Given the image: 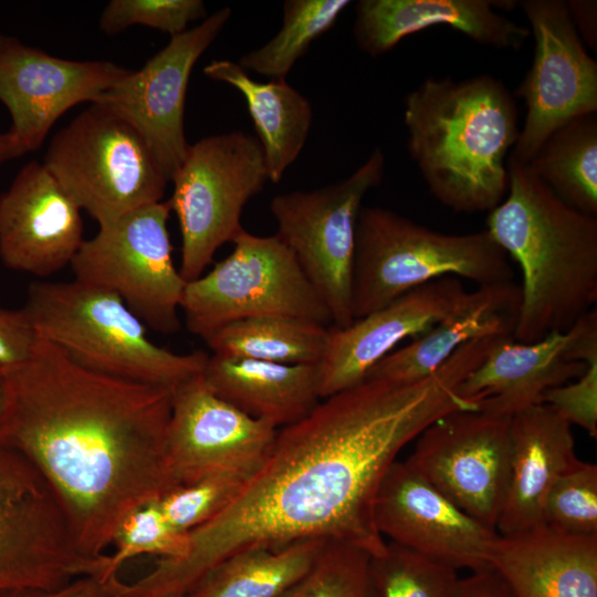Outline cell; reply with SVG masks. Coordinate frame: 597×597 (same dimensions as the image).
I'll return each mask as SVG.
<instances>
[{
    "label": "cell",
    "mask_w": 597,
    "mask_h": 597,
    "mask_svg": "<svg viewBox=\"0 0 597 597\" xmlns=\"http://www.w3.org/2000/svg\"><path fill=\"white\" fill-rule=\"evenodd\" d=\"M474 366L473 356L459 349L420 380L366 379L322 399L277 430L234 501L189 533V554L157 559L130 584V596L186 595L221 562L256 546L322 540L348 543L371 557L384 553L387 541L374 512L380 483L401 449L429 425L475 409L459 391Z\"/></svg>",
    "instance_id": "obj_1"
},
{
    "label": "cell",
    "mask_w": 597,
    "mask_h": 597,
    "mask_svg": "<svg viewBox=\"0 0 597 597\" xmlns=\"http://www.w3.org/2000/svg\"><path fill=\"white\" fill-rule=\"evenodd\" d=\"M4 376L0 446L42 475L78 549L105 555L130 512L176 488L166 461L171 389L88 369L40 337Z\"/></svg>",
    "instance_id": "obj_2"
},
{
    "label": "cell",
    "mask_w": 597,
    "mask_h": 597,
    "mask_svg": "<svg viewBox=\"0 0 597 597\" xmlns=\"http://www.w3.org/2000/svg\"><path fill=\"white\" fill-rule=\"evenodd\" d=\"M507 196L486 230L520 266L521 303L513 338L564 333L597 302V217L559 198L527 164L506 160Z\"/></svg>",
    "instance_id": "obj_3"
},
{
    "label": "cell",
    "mask_w": 597,
    "mask_h": 597,
    "mask_svg": "<svg viewBox=\"0 0 597 597\" xmlns=\"http://www.w3.org/2000/svg\"><path fill=\"white\" fill-rule=\"evenodd\" d=\"M407 148L430 193L455 212H490L509 189L517 106L490 74L428 77L405 98Z\"/></svg>",
    "instance_id": "obj_4"
},
{
    "label": "cell",
    "mask_w": 597,
    "mask_h": 597,
    "mask_svg": "<svg viewBox=\"0 0 597 597\" xmlns=\"http://www.w3.org/2000/svg\"><path fill=\"white\" fill-rule=\"evenodd\" d=\"M22 308L38 337L105 375L172 390L202 373L209 356L158 346L117 295L75 279L33 282Z\"/></svg>",
    "instance_id": "obj_5"
},
{
    "label": "cell",
    "mask_w": 597,
    "mask_h": 597,
    "mask_svg": "<svg viewBox=\"0 0 597 597\" xmlns=\"http://www.w3.org/2000/svg\"><path fill=\"white\" fill-rule=\"evenodd\" d=\"M510 258L486 229L444 233L381 207H362L352 282L354 320L444 276L478 286L513 281Z\"/></svg>",
    "instance_id": "obj_6"
},
{
    "label": "cell",
    "mask_w": 597,
    "mask_h": 597,
    "mask_svg": "<svg viewBox=\"0 0 597 597\" xmlns=\"http://www.w3.org/2000/svg\"><path fill=\"white\" fill-rule=\"evenodd\" d=\"M43 165L100 227L163 201L169 182L142 135L97 104L53 136Z\"/></svg>",
    "instance_id": "obj_7"
},
{
    "label": "cell",
    "mask_w": 597,
    "mask_h": 597,
    "mask_svg": "<svg viewBox=\"0 0 597 597\" xmlns=\"http://www.w3.org/2000/svg\"><path fill=\"white\" fill-rule=\"evenodd\" d=\"M232 243L227 258L185 286L180 310L191 334L205 339L222 326L259 317L332 326L325 303L275 234L243 229Z\"/></svg>",
    "instance_id": "obj_8"
},
{
    "label": "cell",
    "mask_w": 597,
    "mask_h": 597,
    "mask_svg": "<svg viewBox=\"0 0 597 597\" xmlns=\"http://www.w3.org/2000/svg\"><path fill=\"white\" fill-rule=\"evenodd\" d=\"M269 180L266 161L254 136L233 130L189 145L171 178L169 198L181 235L180 274L201 276L217 250L243 230L242 210Z\"/></svg>",
    "instance_id": "obj_9"
},
{
    "label": "cell",
    "mask_w": 597,
    "mask_h": 597,
    "mask_svg": "<svg viewBox=\"0 0 597 597\" xmlns=\"http://www.w3.org/2000/svg\"><path fill=\"white\" fill-rule=\"evenodd\" d=\"M385 156L375 148L347 178L326 187L275 196L270 210L275 235L291 250L325 303L333 327L354 321L352 282L356 224L366 193L380 185Z\"/></svg>",
    "instance_id": "obj_10"
},
{
    "label": "cell",
    "mask_w": 597,
    "mask_h": 597,
    "mask_svg": "<svg viewBox=\"0 0 597 597\" xmlns=\"http://www.w3.org/2000/svg\"><path fill=\"white\" fill-rule=\"evenodd\" d=\"M170 212L163 200L100 227L70 264L75 280L114 293L144 324L166 335L180 328L187 284L172 260Z\"/></svg>",
    "instance_id": "obj_11"
},
{
    "label": "cell",
    "mask_w": 597,
    "mask_h": 597,
    "mask_svg": "<svg viewBox=\"0 0 597 597\" xmlns=\"http://www.w3.org/2000/svg\"><path fill=\"white\" fill-rule=\"evenodd\" d=\"M101 557L78 549L38 470L18 451L0 446V590L55 589L80 577L95 578Z\"/></svg>",
    "instance_id": "obj_12"
},
{
    "label": "cell",
    "mask_w": 597,
    "mask_h": 597,
    "mask_svg": "<svg viewBox=\"0 0 597 597\" xmlns=\"http://www.w3.org/2000/svg\"><path fill=\"white\" fill-rule=\"evenodd\" d=\"M534 36L531 67L514 95L523 98L525 121L507 158L528 164L556 129L597 113V63L586 51L566 1H517Z\"/></svg>",
    "instance_id": "obj_13"
},
{
    "label": "cell",
    "mask_w": 597,
    "mask_h": 597,
    "mask_svg": "<svg viewBox=\"0 0 597 597\" xmlns=\"http://www.w3.org/2000/svg\"><path fill=\"white\" fill-rule=\"evenodd\" d=\"M511 418L455 410L429 425L405 461L462 511L494 528L510 474Z\"/></svg>",
    "instance_id": "obj_14"
},
{
    "label": "cell",
    "mask_w": 597,
    "mask_h": 597,
    "mask_svg": "<svg viewBox=\"0 0 597 597\" xmlns=\"http://www.w3.org/2000/svg\"><path fill=\"white\" fill-rule=\"evenodd\" d=\"M230 17L231 9L221 8L171 36L139 70L129 71L92 103L118 115L142 135L168 181L189 148L184 113L190 73Z\"/></svg>",
    "instance_id": "obj_15"
},
{
    "label": "cell",
    "mask_w": 597,
    "mask_h": 597,
    "mask_svg": "<svg viewBox=\"0 0 597 597\" xmlns=\"http://www.w3.org/2000/svg\"><path fill=\"white\" fill-rule=\"evenodd\" d=\"M277 429L212 391L202 373L171 390L166 461L176 484L221 471L252 475L269 454Z\"/></svg>",
    "instance_id": "obj_16"
},
{
    "label": "cell",
    "mask_w": 597,
    "mask_h": 597,
    "mask_svg": "<svg viewBox=\"0 0 597 597\" xmlns=\"http://www.w3.org/2000/svg\"><path fill=\"white\" fill-rule=\"evenodd\" d=\"M130 70L109 61L61 59L0 33V102L23 154L38 149L71 107L95 103Z\"/></svg>",
    "instance_id": "obj_17"
},
{
    "label": "cell",
    "mask_w": 597,
    "mask_h": 597,
    "mask_svg": "<svg viewBox=\"0 0 597 597\" xmlns=\"http://www.w3.org/2000/svg\"><path fill=\"white\" fill-rule=\"evenodd\" d=\"M374 512L385 541L455 570L490 567L499 533L462 511L405 461H395L385 474Z\"/></svg>",
    "instance_id": "obj_18"
},
{
    "label": "cell",
    "mask_w": 597,
    "mask_h": 597,
    "mask_svg": "<svg viewBox=\"0 0 597 597\" xmlns=\"http://www.w3.org/2000/svg\"><path fill=\"white\" fill-rule=\"evenodd\" d=\"M465 293L463 280L444 276L400 295L345 327L329 326L325 350L317 364L321 398L363 383L370 369L399 343L426 333Z\"/></svg>",
    "instance_id": "obj_19"
},
{
    "label": "cell",
    "mask_w": 597,
    "mask_h": 597,
    "mask_svg": "<svg viewBox=\"0 0 597 597\" xmlns=\"http://www.w3.org/2000/svg\"><path fill=\"white\" fill-rule=\"evenodd\" d=\"M83 241L78 206L43 163H27L0 193L3 265L45 277L70 265Z\"/></svg>",
    "instance_id": "obj_20"
},
{
    "label": "cell",
    "mask_w": 597,
    "mask_h": 597,
    "mask_svg": "<svg viewBox=\"0 0 597 597\" xmlns=\"http://www.w3.org/2000/svg\"><path fill=\"white\" fill-rule=\"evenodd\" d=\"M587 344L580 321L533 343L500 338L462 381L460 395L479 411L512 418L540 404L548 389L579 377L587 367Z\"/></svg>",
    "instance_id": "obj_21"
},
{
    "label": "cell",
    "mask_w": 597,
    "mask_h": 597,
    "mask_svg": "<svg viewBox=\"0 0 597 597\" xmlns=\"http://www.w3.org/2000/svg\"><path fill=\"white\" fill-rule=\"evenodd\" d=\"M517 1L495 0H360L353 34L358 48L376 57L404 38L436 25H448L484 46L520 50L528 27L498 13Z\"/></svg>",
    "instance_id": "obj_22"
},
{
    "label": "cell",
    "mask_w": 597,
    "mask_h": 597,
    "mask_svg": "<svg viewBox=\"0 0 597 597\" xmlns=\"http://www.w3.org/2000/svg\"><path fill=\"white\" fill-rule=\"evenodd\" d=\"M510 474L496 532L517 535L544 527L543 511L556 481L576 467L572 426L545 404L511 418Z\"/></svg>",
    "instance_id": "obj_23"
},
{
    "label": "cell",
    "mask_w": 597,
    "mask_h": 597,
    "mask_svg": "<svg viewBox=\"0 0 597 597\" xmlns=\"http://www.w3.org/2000/svg\"><path fill=\"white\" fill-rule=\"evenodd\" d=\"M520 303V285L514 281L467 291L450 313L422 335L385 356L366 379L417 381L434 373L469 342L513 337Z\"/></svg>",
    "instance_id": "obj_24"
},
{
    "label": "cell",
    "mask_w": 597,
    "mask_h": 597,
    "mask_svg": "<svg viewBox=\"0 0 597 597\" xmlns=\"http://www.w3.org/2000/svg\"><path fill=\"white\" fill-rule=\"evenodd\" d=\"M489 564L516 597H597V536L499 534Z\"/></svg>",
    "instance_id": "obj_25"
},
{
    "label": "cell",
    "mask_w": 597,
    "mask_h": 597,
    "mask_svg": "<svg viewBox=\"0 0 597 597\" xmlns=\"http://www.w3.org/2000/svg\"><path fill=\"white\" fill-rule=\"evenodd\" d=\"M202 376L219 397L277 430L303 419L322 400L317 365H286L211 354Z\"/></svg>",
    "instance_id": "obj_26"
},
{
    "label": "cell",
    "mask_w": 597,
    "mask_h": 597,
    "mask_svg": "<svg viewBox=\"0 0 597 597\" xmlns=\"http://www.w3.org/2000/svg\"><path fill=\"white\" fill-rule=\"evenodd\" d=\"M203 73L243 95L264 153L269 180L279 182L307 139L313 117L307 98L285 80L258 82L230 60H214Z\"/></svg>",
    "instance_id": "obj_27"
},
{
    "label": "cell",
    "mask_w": 597,
    "mask_h": 597,
    "mask_svg": "<svg viewBox=\"0 0 597 597\" xmlns=\"http://www.w3.org/2000/svg\"><path fill=\"white\" fill-rule=\"evenodd\" d=\"M325 541L303 540L238 552L214 567L189 597H285L314 563Z\"/></svg>",
    "instance_id": "obj_28"
},
{
    "label": "cell",
    "mask_w": 597,
    "mask_h": 597,
    "mask_svg": "<svg viewBox=\"0 0 597 597\" xmlns=\"http://www.w3.org/2000/svg\"><path fill=\"white\" fill-rule=\"evenodd\" d=\"M328 327L296 318L259 317L220 327L203 341L212 354L286 365H317Z\"/></svg>",
    "instance_id": "obj_29"
},
{
    "label": "cell",
    "mask_w": 597,
    "mask_h": 597,
    "mask_svg": "<svg viewBox=\"0 0 597 597\" xmlns=\"http://www.w3.org/2000/svg\"><path fill=\"white\" fill-rule=\"evenodd\" d=\"M527 165L565 202L597 217L596 114L556 129Z\"/></svg>",
    "instance_id": "obj_30"
},
{
    "label": "cell",
    "mask_w": 597,
    "mask_h": 597,
    "mask_svg": "<svg viewBox=\"0 0 597 597\" xmlns=\"http://www.w3.org/2000/svg\"><path fill=\"white\" fill-rule=\"evenodd\" d=\"M349 0H287L281 30L263 46L243 55L239 65L284 81L295 62L337 21Z\"/></svg>",
    "instance_id": "obj_31"
},
{
    "label": "cell",
    "mask_w": 597,
    "mask_h": 597,
    "mask_svg": "<svg viewBox=\"0 0 597 597\" xmlns=\"http://www.w3.org/2000/svg\"><path fill=\"white\" fill-rule=\"evenodd\" d=\"M112 554H105L96 579L103 584L118 576L129 559L151 555L163 561H181L190 551V535L175 527L164 515L157 501L130 512L114 536Z\"/></svg>",
    "instance_id": "obj_32"
},
{
    "label": "cell",
    "mask_w": 597,
    "mask_h": 597,
    "mask_svg": "<svg viewBox=\"0 0 597 597\" xmlns=\"http://www.w3.org/2000/svg\"><path fill=\"white\" fill-rule=\"evenodd\" d=\"M458 570L398 544L370 557V597H451Z\"/></svg>",
    "instance_id": "obj_33"
},
{
    "label": "cell",
    "mask_w": 597,
    "mask_h": 597,
    "mask_svg": "<svg viewBox=\"0 0 597 597\" xmlns=\"http://www.w3.org/2000/svg\"><path fill=\"white\" fill-rule=\"evenodd\" d=\"M370 555L339 541H325L314 563L285 597H370Z\"/></svg>",
    "instance_id": "obj_34"
},
{
    "label": "cell",
    "mask_w": 597,
    "mask_h": 597,
    "mask_svg": "<svg viewBox=\"0 0 597 597\" xmlns=\"http://www.w3.org/2000/svg\"><path fill=\"white\" fill-rule=\"evenodd\" d=\"M250 476L234 471L211 473L171 489L157 503L175 527L190 533L222 513Z\"/></svg>",
    "instance_id": "obj_35"
},
{
    "label": "cell",
    "mask_w": 597,
    "mask_h": 597,
    "mask_svg": "<svg viewBox=\"0 0 597 597\" xmlns=\"http://www.w3.org/2000/svg\"><path fill=\"white\" fill-rule=\"evenodd\" d=\"M544 527L570 536H597V465L580 461L553 485Z\"/></svg>",
    "instance_id": "obj_36"
},
{
    "label": "cell",
    "mask_w": 597,
    "mask_h": 597,
    "mask_svg": "<svg viewBox=\"0 0 597 597\" xmlns=\"http://www.w3.org/2000/svg\"><path fill=\"white\" fill-rule=\"evenodd\" d=\"M206 17L201 0H112L100 18L106 34H116L132 25H144L177 35L191 21Z\"/></svg>",
    "instance_id": "obj_37"
},
{
    "label": "cell",
    "mask_w": 597,
    "mask_h": 597,
    "mask_svg": "<svg viewBox=\"0 0 597 597\" xmlns=\"http://www.w3.org/2000/svg\"><path fill=\"white\" fill-rule=\"evenodd\" d=\"M540 404L549 406L570 426H578L597 437V357L587 362L585 371L576 379L548 389Z\"/></svg>",
    "instance_id": "obj_38"
},
{
    "label": "cell",
    "mask_w": 597,
    "mask_h": 597,
    "mask_svg": "<svg viewBox=\"0 0 597 597\" xmlns=\"http://www.w3.org/2000/svg\"><path fill=\"white\" fill-rule=\"evenodd\" d=\"M38 336L23 308L0 306V371L10 373L31 357Z\"/></svg>",
    "instance_id": "obj_39"
},
{
    "label": "cell",
    "mask_w": 597,
    "mask_h": 597,
    "mask_svg": "<svg viewBox=\"0 0 597 597\" xmlns=\"http://www.w3.org/2000/svg\"><path fill=\"white\" fill-rule=\"evenodd\" d=\"M451 597H516L505 579L492 567L459 577Z\"/></svg>",
    "instance_id": "obj_40"
},
{
    "label": "cell",
    "mask_w": 597,
    "mask_h": 597,
    "mask_svg": "<svg viewBox=\"0 0 597 597\" xmlns=\"http://www.w3.org/2000/svg\"><path fill=\"white\" fill-rule=\"evenodd\" d=\"M0 597H111L105 584L94 577H80L55 589H4Z\"/></svg>",
    "instance_id": "obj_41"
},
{
    "label": "cell",
    "mask_w": 597,
    "mask_h": 597,
    "mask_svg": "<svg viewBox=\"0 0 597 597\" xmlns=\"http://www.w3.org/2000/svg\"><path fill=\"white\" fill-rule=\"evenodd\" d=\"M566 7L580 40L596 52L597 2L595 0H570L566 1Z\"/></svg>",
    "instance_id": "obj_42"
},
{
    "label": "cell",
    "mask_w": 597,
    "mask_h": 597,
    "mask_svg": "<svg viewBox=\"0 0 597 597\" xmlns=\"http://www.w3.org/2000/svg\"><path fill=\"white\" fill-rule=\"evenodd\" d=\"M22 155H24L22 149L11 135L8 132L0 133V165Z\"/></svg>",
    "instance_id": "obj_43"
},
{
    "label": "cell",
    "mask_w": 597,
    "mask_h": 597,
    "mask_svg": "<svg viewBox=\"0 0 597 597\" xmlns=\"http://www.w3.org/2000/svg\"><path fill=\"white\" fill-rule=\"evenodd\" d=\"M6 404V376L0 371V422L4 411Z\"/></svg>",
    "instance_id": "obj_44"
},
{
    "label": "cell",
    "mask_w": 597,
    "mask_h": 597,
    "mask_svg": "<svg viewBox=\"0 0 597 597\" xmlns=\"http://www.w3.org/2000/svg\"><path fill=\"white\" fill-rule=\"evenodd\" d=\"M171 597H189V595H188V594H186V595H180V596H171Z\"/></svg>",
    "instance_id": "obj_45"
}]
</instances>
